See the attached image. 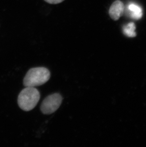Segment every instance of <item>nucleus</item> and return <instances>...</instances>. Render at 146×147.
Listing matches in <instances>:
<instances>
[{
    "instance_id": "5",
    "label": "nucleus",
    "mask_w": 146,
    "mask_h": 147,
    "mask_svg": "<svg viewBox=\"0 0 146 147\" xmlns=\"http://www.w3.org/2000/svg\"><path fill=\"white\" fill-rule=\"evenodd\" d=\"M128 9L132 19L138 20L142 18L143 16L142 10L139 6L135 3H131L129 5Z\"/></svg>"
},
{
    "instance_id": "7",
    "label": "nucleus",
    "mask_w": 146,
    "mask_h": 147,
    "mask_svg": "<svg viewBox=\"0 0 146 147\" xmlns=\"http://www.w3.org/2000/svg\"><path fill=\"white\" fill-rule=\"evenodd\" d=\"M44 1L50 4H56L62 3L64 0H44Z\"/></svg>"
},
{
    "instance_id": "6",
    "label": "nucleus",
    "mask_w": 146,
    "mask_h": 147,
    "mask_svg": "<svg viewBox=\"0 0 146 147\" xmlns=\"http://www.w3.org/2000/svg\"><path fill=\"white\" fill-rule=\"evenodd\" d=\"M135 30L136 26L135 24L133 22H130L123 27V33L128 37H134L137 35Z\"/></svg>"
},
{
    "instance_id": "2",
    "label": "nucleus",
    "mask_w": 146,
    "mask_h": 147,
    "mask_svg": "<svg viewBox=\"0 0 146 147\" xmlns=\"http://www.w3.org/2000/svg\"><path fill=\"white\" fill-rule=\"evenodd\" d=\"M40 97V93L38 89L35 87H26L19 94L18 105L24 111H30L36 107Z\"/></svg>"
},
{
    "instance_id": "1",
    "label": "nucleus",
    "mask_w": 146,
    "mask_h": 147,
    "mask_svg": "<svg viewBox=\"0 0 146 147\" xmlns=\"http://www.w3.org/2000/svg\"><path fill=\"white\" fill-rule=\"evenodd\" d=\"M50 78V72L47 68L43 67L31 68L24 77L23 84L26 87H35L44 84Z\"/></svg>"
},
{
    "instance_id": "3",
    "label": "nucleus",
    "mask_w": 146,
    "mask_h": 147,
    "mask_svg": "<svg viewBox=\"0 0 146 147\" xmlns=\"http://www.w3.org/2000/svg\"><path fill=\"white\" fill-rule=\"evenodd\" d=\"M62 100L63 98L59 93L50 95L42 101L40 106V111L45 115L52 114L59 108Z\"/></svg>"
},
{
    "instance_id": "4",
    "label": "nucleus",
    "mask_w": 146,
    "mask_h": 147,
    "mask_svg": "<svg viewBox=\"0 0 146 147\" xmlns=\"http://www.w3.org/2000/svg\"><path fill=\"white\" fill-rule=\"evenodd\" d=\"M125 6L120 0H116L113 3L109 9V14L114 21H117L124 13Z\"/></svg>"
}]
</instances>
